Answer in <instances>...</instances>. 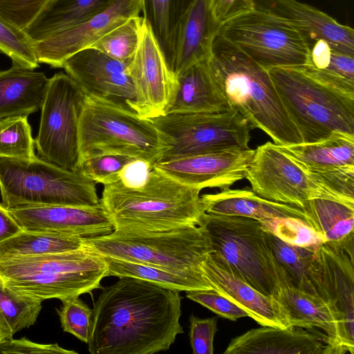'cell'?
Wrapping results in <instances>:
<instances>
[{"mask_svg":"<svg viewBox=\"0 0 354 354\" xmlns=\"http://www.w3.org/2000/svg\"><path fill=\"white\" fill-rule=\"evenodd\" d=\"M128 65L87 48L69 57L62 68L86 95L112 101L134 112L135 91Z\"/></svg>","mask_w":354,"mask_h":354,"instance_id":"obj_17","label":"cell"},{"mask_svg":"<svg viewBox=\"0 0 354 354\" xmlns=\"http://www.w3.org/2000/svg\"><path fill=\"white\" fill-rule=\"evenodd\" d=\"M207 62H198L176 77L167 113H214L231 109L216 83Z\"/></svg>","mask_w":354,"mask_h":354,"instance_id":"obj_24","label":"cell"},{"mask_svg":"<svg viewBox=\"0 0 354 354\" xmlns=\"http://www.w3.org/2000/svg\"><path fill=\"white\" fill-rule=\"evenodd\" d=\"M186 293L188 299L205 306L220 317L232 321H236L241 317H250V314L246 310L212 289L191 290Z\"/></svg>","mask_w":354,"mask_h":354,"instance_id":"obj_45","label":"cell"},{"mask_svg":"<svg viewBox=\"0 0 354 354\" xmlns=\"http://www.w3.org/2000/svg\"><path fill=\"white\" fill-rule=\"evenodd\" d=\"M22 230L10 214L8 209L0 203V243Z\"/></svg>","mask_w":354,"mask_h":354,"instance_id":"obj_50","label":"cell"},{"mask_svg":"<svg viewBox=\"0 0 354 354\" xmlns=\"http://www.w3.org/2000/svg\"><path fill=\"white\" fill-rule=\"evenodd\" d=\"M152 165L141 159H134L127 164L120 174V180L128 187H138L147 180Z\"/></svg>","mask_w":354,"mask_h":354,"instance_id":"obj_49","label":"cell"},{"mask_svg":"<svg viewBox=\"0 0 354 354\" xmlns=\"http://www.w3.org/2000/svg\"><path fill=\"white\" fill-rule=\"evenodd\" d=\"M95 183L35 156L0 158V193L8 209L30 206H93L100 203Z\"/></svg>","mask_w":354,"mask_h":354,"instance_id":"obj_7","label":"cell"},{"mask_svg":"<svg viewBox=\"0 0 354 354\" xmlns=\"http://www.w3.org/2000/svg\"><path fill=\"white\" fill-rule=\"evenodd\" d=\"M189 341L194 354H213L214 339L217 331V317H189Z\"/></svg>","mask_w":354,"mask_h":354,"instance_id":"obj_46","label":"cell"},{"mask_svg":"<svg viewBox=\"0 0 354 354\" xmlns=\"http://www.w3.org/2000/svg\"><path fill=\"white\" fill-rule=\"evenodd\" d=\"M0 353L9 354H77L75 351L67 350L57 344H40L26 337L15 339L5 338L0 342Z\"/></svg>","mask_w":354,"mask_h":354,"instance_id":"obj_47","label":"cell"},{"mask_svg":"<svg viewBox=\"0 0 354 354\" xmlns=\"http://www.w3.org/2000/svg\"><path fill=\"white\" fill-rule=\"evenodd\" d=\"M201 271L212 290L227 297L250 314L260 326L290 327L279 304L243 281L218 253L212 251L201 263Z\"/></svg>","mask_w":354,"mask_h":354,"instance_id":"obj_20","label":"cell"},{"mask_svg":"<svg viewBox=\"0 0 354 354\" xmlns=\"http://www.w3.org/2000/svg\"><path fill=\"white\" fill-rule=\"evenodd\" d=\"M107 272L103 257L88 246L56 254L0 259V278L5 285L41 302L91 292L100 288Z\"/></svg>","mask_w":354,"mask_h":354,"instance_id":"obj_4","label":"cell"},{"mask_svg":"<svg viewBox=\"0 0 354 354\" xmlns=\"http://www.w3.org/2000/svg\"><path fill=\"white\" fill-rule=\"evenodd\" d=\"M28 116H14L0 120V158H32L35 140Z\"/></svg>","mask_w":354,"mask_h":354,"instance_id":"obj_38","label":"cell"},{"mask_svg":"<svg viewBox=\"0 0 354 354\" xmlns=\"http://www.w3.org/2000/svg\"><path fill=\"white\" fill-rule=\"evenodd\" d=\"M324 301L337 323L331 354L354 353V233L317 250Z\"/></svg>","mask_w":354,"mask_h":354,"instance_id":"obj_13","label":"cell"},{"mask_svg":"<svg viewBox=\"0 0 354 354\" xmlns=\"http://www.w3.org/2000/svg\"><path fill=\"white\" fill-rule=\"evenodd\" d=\"M61 301L62 304L59 308H56V311L63 330L87 344L92 309L79 297Z\"/></svg>","mask_w":354,"mask_h":354,"instance_id":"obj_43","label":"cell"},{"mask_svg":"<svg viewBox=\"0 0 354 354\" xmlns=\"http://www.w3.org/2000/svg\"><path fill=\"white\" fill-rule=\"evenodd\" d=\"M255 149L230 150L158 162L153 167L189 186L230 188L245 178Z\"/></svg>","mask_w":354,"mask_h":354,"instance_id":"obj_18","label":"cell"},{"mask_svg":"<svg viewBox=\"0 0 354 354\" xmlns=\"http://www.w3.org/2000/svg\"><path fill=\"white\" fill-rule=\"evenodd\" d=\"M93 304L88 349L91 354H154L183 333L179 291L121 277Z\"/></svg>","mask_w":354,"mask_h":354,"instance_id":"obj_1","label":"cell"},{"mask_svg":"<svg viewBox=\"0 0 354 354\" xmlns=\"http://www.w3.org/2000/svg\"><path fill=\"white\" fill-rule=\"evenodd\" d=\"M268 71L302 142H318L335 131L354 135V96L323 84L298 68Z\"/></svg>","mask_w":354,"mask_h":354,"instance_id":"obj_6","label":"cell"},{"mask_svg":"<svg viewBox=\"0 0 354 354\" xmlns=\"http://www.w3.org/2000/svg\"><path fill=\"white\" fill-rule=\"evenodd\" d=\"M141 0H114L104 10L82 21L35 41L39 63L62 68L73 54L91 47L98 39L131 17L139 16Z\"/></svg>","mask_w":354,"mask_h":354,"instance_id":"obj_16","label":"cell"},{"mask_svg":"<svg viewBox=\"0 0 354 354\" xmlns=\"http://www.w3.org/2000/svg\"><path fill=\"white\" fill-rule=\"evenodd\" d=\"M195 1L141 0L145 21L171 71L183 20Z\"/></svg>","mask_w":354,"mask_h":354,"instance_id":"obj_30","label":"cell"},{"mask_svg":"<svg viewBox=\"0 0 354 354\" xmlns=\"http://www.w3.org/2000/svg\"><path fill=\"white\" fill-rule=\"evenodd\" d=\"M149 120L162 144L158 162L250 149L252 129L232 108L214 113H167Z\"/></svg>","mask_w":354,"mask_h":354,"instance_id":"obj_9","label":"cell"},{"mask_svg":"<svg viewBox=\"0 0 354 354\" xmlns=\"http://www.w3.org/2000/svg\"><path fill=\"white\" fill-rule=\"evenodd\" d=\"M308 224L326 241H337L353 233L354 205L313 198L302 208Z\"/></svg>","mask_w":354,"mask_h":354,"instance_id":"obj_34","label":"cell"},{"mask_svg":"<svg viewBox=\"0 0 354 354\" xmlns=\"http://www.w3.org/2000/svg\"><path fill=\"white\" fill-rule=\"evenodd\" d=\"M86 246L82 237L22 230L0 243V259L66 252Z\"/></svg>","mask_w":354,"mask_h":354,"instance_id":"obj_35","label":"cell"},{"mask_svg":"<svg viewBox=\"0 0 354 354\" xmlns=\"http://www.w3.org/2000/svg\"><path fill=\"white\" fill-rule=\"evenodd\" d=\"M85 241L102 256L194 272H202L201 263L213 251L200 225L154 232L114 230Z\"/></svg>","mask_w":354,"mask_h":354,"instance_id":"obj_8","label":"cell"},{"mask_svg":"<svg viewBox=\"0 0 354 354\" xmlns=\"http://www.w3.org/2000/svg\"><path fill=\"white\" fill-rule=\"evenodd\" d=\"M279 304L290 327L318 328L326 333L323 354H331L337 337V323L326 302L278 279L271 295Z\"/></svg>","mask_w":354,"mask_h":354,"instance_id":"obj_25","label":"cell"},{"mask_svg":"<svg viewBox=\"0 0 354 354\" xmlns=\"http://www.w3.org/2000/svg\"><path fill=\"white\" fill-rule=\"evenodd\" d=\"M254 9L268 12L292 26L305 37L308 47L324 39L354 56V30L330 15L297 0H252Z\"/></svg>","mask_w":354,"mask_h":354,"instance_id":"obj_21","label":"cell"},{"mask_svg":"<svg viewBox=\"0 0 354 354\" xmlns=\"http://www.w3.org/2000/svg\"><path fill=\"white\" fill-rule=\"evenodd\" d=\"M134 159L118 154L94 156L82 161L77 171L95 183L109 185L119 181L123 167Z\"/></svg>","mask_w":354,"mask_h":354,"instance_id":"obj_42","label":"cell"},{"mask_svg":"<svg viewBox=\"0 0 354 354\" xmlns=\"http://www.w3.org/2000/svg\"><path fill=\"white\" fill-rule=\"evenodd\" d=\"M201 198L207 214L243 216L258 221L274 217H295L306 222V215L301 208L266 200L249 188H227L215 194H203Z\"/></svg>","mask_w":354,"mask_h":354,"instance_id":"obj_26","label":"cell"},{"mask_svg":"<svg viewBox=\"0 0 354 354\" xmlns=\"http://www.w3.org/2000/svg\"><path fill=\"white\" fill-rule=\"evenodd\" d=\"M245 178L260 197L301 209L309 200L327 199L306 169L270 142L255 149Z\"/></svg>","mask_w":354,"mask_h":354,"instance_id":"obj_14","label":"cell"},{"mask_svg":"<svg viewBox=\"0 0 354 354\" xmlns=\"http://www.w3.org/2000/svg\"><path fill=\"white\" fill-rule=\"evenodd\" d=\"M80 164L94 156L118 154L159 160L162 144L152 122L115 102L86 95L78 122Z\"/></svg>","mask_w":354,"mask_h":354,"instance_id":"obj_5","label":"cell"},{"mask_svg":"<svg viewBox=\"0 0 354 354\" xmlns=\"http://www.w3.org/2000/svg\"><path fill=\"white\" fill-rule=\"evenodd\" d=\"M325 342L305 328L261 326L231 339L224 354H323Z\"/></svg>","mask_w":354,"mask_h":354,"instance_id":"obj_22","label":"cell"},{"mask_svg":"<svg viewBox=\"0 0 354 354\" xmlns=\"http://www.w3.org/2000/svg\"><path fill=\"white\" fill-rule=\"evenodd\" d=\"M8 210L25 231L91 239L109 234L115 230L101 203L93 206H30Z\"/></svg>","mask_w":354,"mask_h":354,"instance_id":"obj_19","label":"cell"},{"mask_svg":"<svg viewBox=\"0 0 354 354\" xmlns=\"http://www.w3.org/2000/svg\"><path fill=\"white\" fill-rule=\"evenodd\" d=\"M5 338H8V337H7L5 335H3V333H1L0 332V342H1V340H3V339H5Z\"/></svg>","mask_w":354,"mask_h":354,"instance_id":"obj_51","label":"cell"},{"mask_svg":"<svg viewBox=\"0 0 354 354\" xmlns=\"http://www.w3.org/2000/svg\"><path fill=\"white\" fill-rule=\"evenodd\" d=\"M221 26L213 16L209 0H196L180 30L171 68L175 77L190 66L209 59Z\"/></svg>","mask_w":354,"mask_h":354,"instance_id":"obj_23","label":"cell"},{"mask_svg":"<svg viewBox=\"0 0 354 354\" xmlns=\"http://www.w3.org/2000/svg\"><path fill=\"white\" fill-rule=\"evenodd\" d=\"M114 0H53L26 30L35 42L104 10Z\"/></svg>","mask_w":354,"mask_h":354,"instance_id":"obj_33","label":"cell"},{"mask_svg":"<svg viewBox=\"0 0 354 354\" xmlns=\"http://www.w3.org/2000/svg\"><path fill=\"white\" fill-rule=\"evenodd\" d=\"M49 78L42 72L13 66L0 71V120L28 116L40 109Z\"/></svg>","mask_w":354,"mask_h":354,"instance_id":"obj_27","label":"cell"},{"mask_svg":"<svg viewBox=\"0 0 354 354\" xmlns=\"http://www.w3.org/2000/svg\"><path fill=\"white\" fill-rule=\"evenodd\" d=\"M34 43L24 30L0 16V53L8 56L13 66L31 69L39 66Z\"/></svg>","mask_w":354,"mask_h":354,"instance_id":"obj_41","label":"cell"},{"mask_svg":"<svg viewBox=\"0 0 354 354\" xmlns=\"http://www.w3.org/2000/svg\"><path fill=\"white\" fill-rule=\"evenodd\" d=\"M102 257L108 267L106 277L139 279L179 292L212 289L202 272L171 270L139 262Z\"/></svg>","mask_w":354,"mask_h":354,"instance_id":"obj_31","label":"cell"},{"mask_svg":"<svg viewBox=\"0 0 354 354\" xmlns=\"http://www.w3.org/2000/svg\"><path fill=\"white\" fill-rule=\"evenodd\" d=\"M127 72L134 87V112L144 119L165 115L176 80L145 21L138 48L127 66Z\"/></svg>","mask_w":354,"mask_h":354,"instance_id":"obj_15","label":"cell"},{"mask_svg":"<svg viewBox=\"0 0 354 354\" xmlns=\"http://www.w3.org/2000/svg\"><path fill=\"white\" fill-rule=\"evenodd\" d=\"M53 0H0V16L26 31Z\"/></svg>","mask_w":354,"mask_h":354,"instance_id":"obj_44","label":"cell"},{"mask_svg":"<svg viewBox=\"0 0 354 354\" xmlns=\"http://www.w3.org/2000/svg\"><path fill=\"white\" fill-rule=\"evenodd\" d=\"M279 147L295 161L309 167L328 169L354 165V135L344 132H333L315 142Z\"/></svg>","mask_w":354,"mask_h":354,"instance_id":"obj_32","label":"cell"},{"mask_svg":"<svg viewBox=\"0 0 354 354\" xmlns=\"http://www.w3.org/2000/svg\"><path fill=\"white\" fill-rule=\"evenodd\" d=\"M299 164L310 174L327 199L354 205V165L317 169Z\"/></svg>","mask_w":354,"mask_h":354,"instance_id":"obj_39","label":"cell"},{"mask_svg":"<svg viewBox=\"0 0 354 354\" xmlns=\"http://www.w3.org/2000/svg\"><path fill=\"white\" fill-rule=\"evenodd\" d=\"M202 189L183 184L153 167L145 183L104 185L100 203L115 230L165 231L198 225L205 210Z\"/></svg>","mask_w":354,"mask_h":354,"instance_id":"obj_3","label":"cell"},{"mask_svg":"<svg viewBox=\"0 0 354 354\" xmlns=\"http://www.w3.org/2000/svg\"><path fill=\"white\" fill-rule=\"evenodd\" d=\"M144 18L133 17L105 34L91 47L129 64L139 46Z\"/></svg>","mask_w":354,"mask_h":354,"instance_id":"obj_37","label":"cell"},{"mask_svg":"<svg viewBox=\"0 0 354 354\" xmlns=\"http://www.w3.org/2000/svg\"><path fill=\"white\" fill-rule=\"evenodd\" d=\"M268 236L278 268V279L324 300L318 248L292 245L269 233Z\"/></svg>","mask_w":354,"mask_h":354,"instance_id":"obj_28","label":"cell"},{"mask_svg":"<svg viewBox=\"0 0 354 354\" xmlns=\"http://www.w3.org/2000/svg\"><path fill=\"white\" fill-rule=\"evenodd\" d=\"M263 229L292 245L318 248L324 241L304 220L295 217H274L259 221Z\"/></svg>","mask_w":354,"mask_h":354,"instance_id":"obj_40","label":"cell"},{"mask_svg":"<svg viewBox=\"0 0 354 354\" xmlns=\"http://www.w3.org/2000/svg\"><path fill=\"white\" fill-rule=\"evenodd\" d=\"M207 64L231 108L247 120L252 129L261 130L279 146L302 142L268 71L219 31Z\"/></svg>","mask_w":354,"mask_h":354,"instance_id":"obj_2","label":"cell"},{"mask_svg":"<svg viewBox=\"0 0 354 354\" xmlns=\"http://www.w3.org/2000/svg\"><path fill=\"white\" fill-rule=\"evenodd\" d=\"M209 6L213 16L221 26L254 9L252 0H209Z\"/></svg>","mask_w":354,"mask_h":354,"instance_id":"obj_48","label":"cell"},{"mask_svg":"<svg viewBox=\"0 0 354 354\" xmlns=\"http://www.w3.org/2000/svg\"><path fill=\"white\" fill-rule=\"evenodd\" d=\"M85 94L67 74L49 78L35 147L40 158L77 171L80 162L78 122Z\"/></svg>","mask_w":354,"mask_h":354,"instance_id":"obj_12","label":"cell"},{"mask_svg":"<svg viewBox=\"0 0 354 354\" xmlns=\"http://www.w3.org/2000/svg\"><path fill=\"white\" fill-rule=\"evenodd\" d=\"M212 250L218 253L243 281L271 296L277 285V266L268 233L259 221L238 216L204 213L199 225Z\"/></svg>","mask_w":354,"mask_h":354,"instance_id":"obj_10","label":"cell"},{"mask_svg":"<svg viewBox=\"0 0 354 354\" xmlns=\"http://www.w3.org/2000/svg\"><path fill=\"white\" fill-rule=\"evenodd\" d=\"M41 301L6 286L0 278V332L7 337L28 328L37 321Z\"/></svg>","mask_w":354,"mask_h":354,"instance_id":"obj_36","label":"cell"},{"mask_svg":"<svg viewBox=\"0 0 354 354\" xmlns=\"http://www.w3.org/2000/svg\"><path fill=\"white\" fill-rule=\"evenodd\" d=\"M219 33L264 69L302 67L309 55L302 34L284 21L261 10L239 15L223 24Z\"/></svg>","mask_w":354,"mask_h":354,"instance_id":"obj_11","label":"cell"},{"mask_svg":"<svg viewBox=\"0 0 354 354\" xmlns=\"http://www.w3.org/2000/svg\"><path fill=\"white\" fill-rule=\"evenodd\" d=\"M298 68L326 86L354 96V56L326 40L309 45L307 64Z\"/></svg>","mask_w":354,"mask_h":354,"instance_id":"obj_29","label":"cell"}]
</instances>
